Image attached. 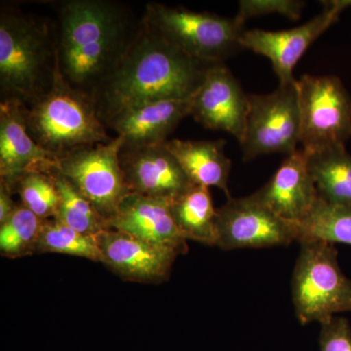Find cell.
<instances>
[{"label":"cell","mask_w":351,"mask_h":351,"mask_svg":"<svg viewBox=\"0 0 351 351\" xmlns=\"http://www.w3.org/2000/svg\"><path fill=\"white\" fill-rule=\"evenodd\" d=\"M56 14L60 75L93 99L117 68L141 21L134 23L121 4L108 0H64L57 2Z\"/></svg>","instance_id":"6da1fadb"},{"label":"cell","mask_w":351,"mask_h":351,"mask_svg":"<svg viewBox=\"0 0 351 351\" xmlns=\"http://www.w3.org/2000/svg\"><path fill=\"white\" fill-rule=\"evenodd\" d=\"M214 64L184 54L141 20L117 68L95 94L97 110L105 123L127 108L157 101L188 100Z\"/></svg>","instance_id":"7a4b0ae2"},{"label":"cell","mask_w":351,"mask_h":351,"mask_svg":"<svg viewBox=\"0 0 351 351\" xmlns=\"http://www.w3.org/2000/svg\"><path fill=\"white\" fill-rule=\"evenodd\" d=\"M55 23L0 9V97L29 107L49 91L59 75Z\"/></svg>","instance_id":"3957f363"},{"label":"cell","mask_w":351,"mask_h":351,"mask_svg":"<svg viewBox=\"0 0 351 351\" xmlns=\"http://www.w3.org/2000/svg\"><path fill=\"white\" fill-rule=\"evenodd\" d=\"M25 115L31 137L57 160L80 147L113 138L93 99L69 86L60 73L49 91L25 107Z\"/></svg>","instance_id":"277c9868"},{"label":"cell","mask_w":351,"mask_h":351,"mask_svg":"<svg viewBox=\"0 0 351 351\" xmlns=\"http://www.w3.org/2000/svg\"><path fill=\"white\" fill-rule=\"evenodd\" d=\"M292 279L293 304L302 324H324L351 311V280L339 267L338 249L322 240L300 241Z\"/></svg>","instance_id":"5b68a950"},{"label":"cell","mask_w":351,"mask_h":351,"mask_svg":"<svg viewBox=\"0 0 351 351\" xmlns=\"http://www.w3.org/2000/svg\"><path fill=\"white\" fill-rule=\"evenodd\" d=\"M142 21L164 40L205 63L223 64L242 48L240 36L244 25L234 17L149 3Z\"/></svg>","instance_id":"8992f818"},{"label":"cell","mask_w":351,"mask_h":351,"mask_svg":"<svg viewBox=\"0 0 351 351\" xmlns=\"http://www.w3.org/2000/svg\"><path fill=\"white\" fill-rule=\"evenodd\" d=\"M249 110L240 143L245 162L272 154H293L300 144L298 80L283 83L269 94L248 95Z\"/></svg>","instance_id":"52a82bcc"},{"label":"cell","mask_w":351,"mask_h":351,"mask_svg":"<svg viewBox=\"0 0 351 351\" xmlns=\"http://www.w3.org/2000/svg\"><path fill=\"white\" fill-rule=\"evenodd\" d=\"M298 88L302 149L346 145L351 138V95L343 82L335 75H304Z\"/></svg>","instance_id":"ba28073f"},{"label":"cell","mask_w":351,"mask_h":351,"mask_svg":"<svg viewBox=\"0 0 351 351\" xmlns=\"http://www.w3.org/2000/svg\"><path fill=\"white\" fill-rule=\"evenodd\" d=\"M123 144L117 136L110 142L80 147L58 159L53 168L93 205L106 223L130 193L120 165Z\"/></svg>","instance_id":"9c48e42d"},{"label":"cell","mask_w":351,"mask_h":351,"mask_svg":"<svg viewBox=\"0 0 351 351\" xmlns=\"http://www.w3.org/2000/svg\"><path fill=\"white\" fill-rule=\"evenodd\" d=\"M217 244L221 250L269 248L299 241L300 226L274 214L250 195L228 198L217 209Z\"/></svg>","instance_id":"30bf717a"},{"label":"cell","mask_w":351,"mask_h":351,"mask_svg":"<svg viewBox=\"0 0 351 351\" xmlns=\"http://www.w3.org/2000/svg\"><path fill=\"white\" fill-rule=\"evenodd\" d=\"M322 3V11L318 15L294 29L244 31L240 36L242 48L267 57L271 62L279 84L295 82L294 69L302 55L321 34L338 22L346 9L351 7V0H331Z\"/></svg>","instance_id":"8fae6325"},{"label":"cell","mask_w":351,"mask_h":351,"mask_svg":"<svg viewBox=\"0 0 351 351\" xmlns=\"http://www.w3.org/2000/svg\"><path fill=\"white\" fill-rule=\"evenodd\" d=\"M248 95L230 69L217 64L208 69L191 99L189 115L207 129L230 134L241 143L248 115Z\"/></svg>","instance_id":"7c38bea8"},{"label":"cell","mask_w":351,"mask_h":351,"mask_svg":"<svg viewBox=\"0 0 351 351\" xmlns=\"http://www.w3.org/2000/svg\"><path fill=\"white\" fill-rule=\"evenodd\" d=\"M101 263L124 280L159 284L167 280L179 254L129 233L106 228L95 237Z\"/></svg>","instance_id":"4fadbf2b"},{"label":"cell","mask_w":351,"mask_h":351,"mask_svg":"<svg viewBox=\"0 0 351 351\" xmlns=\"http://www.w3.org/2000/svg\"><path fill=\"white\" fill-rule=\"evenodd\" d=\"M120 165L130 193L172 201L193 184L165 144L122 147Z\"/></svg>","instance_id":"5bb4252c"},{"label":"cell","mask_w":351,"mask_h":351,"mask_svg":"<svg viewBox=\"0 0 351 351\" xmlns=\"http://www.w3.org/2000/svg\"><path fill=\"white\" fill-rule=\"evenodd\" d=\"M250 196L280 218L302 223L319 200L306 152L298 149L286 156L269 181Z\"/></svg>","instance_id":"9a60e30c"},{"label":"cell","mask_w":351,"mask_h":351,"mask_svg":"<svg viewBox=\"0 0 351 351\" xmlns=\"http://www.w3.org/2000/svg\"><path fill=\"white\" fill-rule=\"evenodd\" d=\"M57 159L39 147L25 124V106L17 100L0 101V179L10 186L27 172L47 174Z\"/></svg>","instance_id":"2e32d148"},{"label":"cell","mask_w":351,"mask_h":351,"mask_svg":"<svg viewBox=\"0 0 351 351\" xmlns=\"http://www.w3.org/2000/svg\"><path fill=\"white\" fill-rule=\"evenodd\" d=\"M107 226L171 249L179 255L188 253V239L178 228L168 200L129 193L108 219Z\"/></svg>","instance_id":"e0dca14e"},{"label":"cell","mask_w":351,"mask_h":351,"mask_svg":"<svg viewBox=\"0 0 351 351\" xmlns=\"http://www.w3.org/2000/svg\"><path fill=\"white\" fill-rule=\"evenodd\" d=\"M191 99L152 101L127 108L106 120L105 125L123 138L125 147L165 144L182 120L189 117Z\"/></svg>","instance_id":"ac0fdd59"},{"label":"cell","mask_w":351,"mask_h":351,"mask_svg":"<svg viewBox=\"0 0 351 351\" xmlns=\"http://www.w3.org/2000/svg\"><path fill=\"white\" fill-rule=\"evenodd\" d=\"M225 140H168L165 147L179 162L189 181L198 186L223 191L228 198L232 161L226 156Z\"/></svg>","instance_id":"d6986e66"},{"label":"cell","mask_w":351,"mask_h":351,"mask_svg":"<svg viewBox=\"0 0 351 351\" xmlns=\"http://www.w3.org/2000/svg\"><path fill=\"white\" fill-rule=\"evenodd\" d=\"M306 154L319 199L329 204L351 206V154L346 145Z\"/></svg>","instance_id":"ffe728a7"},{"label":"cell","mask_w":351,"mask_h":351,"mask_svg":"<svg viewBox=\"0 0 351 351\" xmlns=\"http://www.w3.org/2000/svg\"><path fill=\"white\" fill-rule=\"evenodd\" d=\"M170 207L178 228L186 239L216 246L217 209L209 189L193 184L170 201Z\"/></svg>","instance_id":"44dd1931"},{"label":"cell","mask_w":351,"mask_h":351,"mask_svg":"<svg viewBox=\"0 0 351 351\" xmlns=\"http://www.w3.org/2000/svg\"><path fill=\"white\" fill-rule=\"evenodd\" d=\"M47 174L52 178L59 193V206L55 217L57 221L90 237H96L108 228L105 219L93 205L80 195L63 175L55 169H51Z\"/></svg>","instance_id":"7402d4cb"},{"label":"cell","mask_w":351,"mask_h":351,"mask_svg":"<svg viewBox=\"0 0 351 351\" xmlns=\"http://www.w3.org/2000/svg\"><path fill=\"white\" fill-rule=\"evenodd\" d=\"M299 226V242L314 239L351 245V206L329 204L319 199Z\"/></svg>","instance_id":"603a6c76"},{"label":"cell","mask_w":351,"mask_h":351,"mask_svg":"<svg viewBox=\"0 0 351 351\" xmlns=\"http://www.w3.org/2000/svg\"><path fill=\"white\" fill-rule=\"evenodd\" d=\"M44 221L22 204L0 225V253L16 258L36 253Z\"/></svg>","instance_id":"cb8c5ba5"},{"label":"cell","mask_w":351,"mask_h":351,"mask_svg":"<svg viewBox=\"0 0 351 351\" xmlns=\"http://www.w3.org/2000/svg\"><path fill=\"white\" fill-rule=\"evenodd\" d=\"M36 253L64 254L101 263L100 250L95 237L76 232L56 219L44 221Z\"/></svg>","instance_id":"d4e9b609"},{"label":"cell","mask_w":351,"mask_h":351,"mask_svg":"<svg viewBox=\"0 0 351 351\" xmlns=\"http://www.w3.org/2000/svg\"><path fill=\"white\" fill-rule=\"evenodd\" d=\"M19 193L22 205L39 219H55L59 206V193L50 175L27 172L21 176L13 186Z\"/></svg>","instance_id":"484cf974"},{"label":"cell","mask_w":351,"mask_h":351,"mask_svg":"<svg viewBox=\"0 0 351 351\" xmlns=\"http://www.w3.org/2000/svg\"><path fill=\"white\" fill-rule=\"evenodd\" d=\"M306 2L300 0H240L235 20L241 25L246 21L262 16H284L290 20H299Z\"/></svg>","instance_id":"4316f807"},{"label":"cell","mask_w":351,"mask_h":351,"mask_svg":"<svg viewBox=\"0 0 351 351\" xmlns=\"http://www.w3.org/2000/svg\"><path fill=\"white\" fill-rule=\"evenodd\" d=\"M320 351H351V326L348 319L335 316L321 325Z\"/></svg>","instance_id":"83f0119b"},{"label":"cell","mask_w":351,"mask_h":351,"mask_svg":"<svg viewBox=\"0 0 351 351\" xmlns=\"http://www.w3.org/2000/svg\"><path fill=\"white\" fill-rule=\"evenodd\" d=\"M12 189L4 181H0V225L12 215L18 206L12 199Z\"/></svg>","instance_id":"f1b7e54d"}]
</instances>
